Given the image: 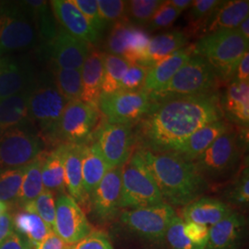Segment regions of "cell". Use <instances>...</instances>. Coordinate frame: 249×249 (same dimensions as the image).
Masks as SVG:
<instances>
[{
    "mask_svg": "<svg viewBox=\"0 0 249 249\" xmlns=\"http://www.w3.org/2000/svg\"><path fill=\"white\" fill-rule=\"evenodd\" d=\"M50 6L54 18L68 34L89 45L98 42L101 35L89 24L71 0H53L50 2Z\"/></svg>",
    "mask_w": 249,
    "mask_h": 249,
    "instance_id": "cell-17",
    "label": "cell"
},
{
    "mask_svg": "<svg viewBox=\"0 0 249 249\" xmlns=\"http://www.w3.org/2000/svg\"><path fill=\"white\" fill-rule=\"evenodd\" d=\"M32 86L33 84L18 94L0 102V136L11 128L32 124L28 112Z\"/></svg>",
    "mask_w": 249,
    "mask_h": 249,
    "instance_id": "cell-29",
    "label": "cell"
},
{
    "mask_svg": "<svg viewBox=\"0 0 249 249\" xmlns=\"http://www.w3.org/2000/svg\"><path fill=\"white\" fill-rule=\"evenodd\" d=\"M160 190L163 201L174 206H186L199 198L207 187L206 179L193 161L176 152L137 150Z\"/></svg>",
    "mask_w": 249,
    "mask_h": 249,
    "instance_id": "cell-2",
    "label": "cell"
},
{
    "mask_svg": "<svg viewBox=\"0 0 249 249\" xmlns=\"http://www.w3.org/2000/svg\"><path fill=\"white\" fill-rule=\"evenodd\" d=\"M245 230V217L232 212L209 227V238L205 249H237L244 238Z\"/></svg>",
    "mask_w": 249,
    "mask_h": 249,
    "instance_id": "cell-18",
    "label": "cell"
},
{
    "mask_svg": "<svg viewBox=\"0 0 249 249\" xmlns=\"http://www.w3.org/2000/svg\"><path fill=\"white\" fill-rule=\"evenodd\" d=\"M34 249V248H33V247H32V249Z\"/></svg>",
    "mask_w": 249,
    "mask_h": 249,
    "instance_id": "cell-56",
    "label": "cell"
},
{
    "mask_svg": "<svg viewBox=\"0 0 249 249\" xmlns=\"http://www.w3.org/2000/svg\"><path fill=\"white\" fill-rule=\"evenodd\" d=\"M70 246L52 231L45 237V240L34 249H69Z\"/></svg>",
    "mask_w": 249,
    "mask_h": 249,
    "instance_id": "cell-50",
    "label": "cell"
},
{
    "mask_svg": "<svg viewBox=\"0 0 249 249\" xmlns=\"http://www.w3.org/2000/svg\"><path fill=\"white\" fill-rule=\"evenodd\" d=\"M153 102L150 93L143 89L136 91L117 90L101 94L98 110L111 124H137L151 109Z\"/></svg>",
    "mask_w": 249,
    "mask_h": 249,
    "instance_id": "cell-10",
    "label": "cell"
},
{
    "mask_svg": "<svg viewBox=\"0 0 249 249\" xmlns=\"http://www.w3.org/2000/svg\"><path fill=\"white\" fill-rule=\"evenodd\" d=\"M10 210H11V208L9 207V205L0 201V215L5 213H8Z\"/></svg>",
    "mask_w": 249,
    "mask_h": 249,
    "instance_id": "cell-54",
    "label": "cell"
},
{
    "mask_svg": "<svg viewBox=\"0 0 249 249\" xmlns=\"http://www.w3.org/2000/svg\"><path fill=\"white\" fill-rule=\"evenodd\" d=\"M170 4L182 13V11L189 9L192 4V0H170Z\"/></svg>",
    "mask_w": 249,
    "mask_h": 249,
    "instance_id": "cell-52",
    "label": "cell"
},
{
    "mask_svg": "<svg viewBox=\"0 0 249 249\" xmlns=\"http://www.w3.org/2000/svg\"><path fill=\"white\" fill-rule=\"evenodd\" d=\"M110 169L96 141L89 139L81 145L82 185L85 195L89 199Z\"/></svg>",
    "mask_w": 249,
    "mask_h": 249,
    "instance_id": "cell-20",
    "label": "cell"
},
{
    "mask_svg": "<svg viewBox=\"0 0 249 249\" xmlns=\"http://www.w3.org/2000/svg\"><path fill=\"white\" fill-rule=\"evenodd\" d=\"M51 75L56 88L68 102L80 100L82 90L80 71L51 67Z\"/></svg>",
    "mask_w": 249,
    "mask_h": 249,
    "instance_id": "cell-36",
    "label": "cell"
},
{
    "mask_svg": "<svg viewBox=\"0 0 249 249\" xmlns=\"http://www.w3.org/2000/svg\"><path fill=\"white\" fill-rule=\"evenodd\" d=\"M232 80L238 81H245L249 82V53H245L242 57L240 62L237 66L236 71Z\"/></svg>",
    "mask_w": 249,
    "mask_h": 249,
    "instance_id": "cell-51",
    "label": "cell"
},
{
    "mask_svg": "<svg viewBox=\"0 0 249 249\" xmlns=\"http://www.w3.org/2000/svg\"><path fill=\"white\" fill-rule=\"evenodd\" d=\"M229 197L233 204L248 206L249 202V166L243 170L238 180L231 188Z\"/></svg>",
    "mask_w": 249,
    "mask_h": 249,
    "instance_id": "cell-47",
    "label": "cell"
},
{
    "mask_svg": "<svg viewBox=\"0 0 249 249\" xmlns=\"http://www.w3.org/2000/svg\"><path fill=\"white\" fill-rule=\"evenodd\" d=\"M148 69L139 65H130L121 80L119 90L136 91L143 89Z\"/></svg>",
    "mask_w": 249,
    "mask_h": 249,
    "instance_id": "cell-45",
    "label": "cell"
},
{
    "mask_svg": "<svg viewBox=\"0 0 249 249\" xmlns=\"http://www.w3.org/2000/svg\"><path fill=\"white\" fill-rule=\"evenodd\" d=\"M27 166L0 172V201L15 208Z\"/></svg>",
    "mask_w": 249,
    "mask_h": 249,
    "instance_id": "cell-38",
    "label": "cell"
},
{
    "mask_svg": "<svg viewBox=\"0 0 249 249\" xmlns=\"http://www.w3.org/2000/svg\"><path fill=\"white\" fill-rule=\"evenodd\" d=\"M229 130V125L219 120L207 124L192 134L187 141L180 144L172 152H176L184 159L194 161L223 133Z\"/></svg>",
    "mask_w": 249,
    "mask_h": 249,
    "instance_id": "cell-27",
    "label": "cell"
},
{
    "mask_svg": "<svg viewBox=\"0 0 249 249\" xmlns=\"http://www.w3.org/2000/svg\"><path fill=\"white\" fill-rule=\"evenodd\" d=\"M163 1L161 0H131L126 1L125 17L134 26L148 25L155 11Z\"/></svg>",
    "mask_w": 249,
    "mask_h": 249,
    "instance_id": "cell-39",
    "label": "cell"
},
{
    "mask_svg": "<svg viewBox=\"0 0 249 249\" xmlns=\"http://www.w3.org/2000/svg\"><path fill=\"white\" fill-rule=\"evenodd\" d=\"M154 178L138 151L122 166L121 209H140L163 203Z\"/></svg>",
    "mask_w": 249,
    "mask_h": 249,
    "instance_id": "cell-7",
    "label": "cell"
},
{
    "mask_svg": "<svg viewBox=\"0 0 249 249\" xmlns=\"http://www.w3.org/2000/svg\"><path fill=\"white\" fill-rule=\"evenodd\" d=\"M14 231L13 214L5 213L0 215V244L6 240L9 235Z\"/></svg>",
    "mask_w": 249,
    "mask_h": 249,
    "instance_id": "cell-49",
    "label": "cell"
},
{
    "mask_svg": "<svg viewBox=\"0 0 249 249\" xmlns=\"http://www.w3.org/2000/svg\"><path fill=\"white\" fill-rule=\"evenodd\" d=\"M32 245L18 231H13L9 237L0 244V249H31Z\"/></svg>",
    "mask_w": 249,
    "mask_h": 249,
    "instance_id": "cell-48",
    "label": "cell"
},
{
    "mask_svg": "<svg viewBox=\"0 0 249 249\" xmlns=\"http://www.w3.org/2000/svg\"><path fill=\"white\" fill-rule=\"evenodd\" d=\"M249 0L222 1L211 14L201 36L203 37L219 31L236 29L249 17Z\"/></svg>",
    "mask_w": 249,
    "mask_h": 249,
    "instance_id": "cell-22",
    "label": "cell"
},
{
    "mask_svg": "<svg viewBox=\"0 0 249 249\" xmlns=\"http://www.w3.org/2000/svg\"><path fill=\"white\" fill-rule=\"evenodd\" d=\"M164 239L171 249H201L188 239L184 231V221L178 215L170 223Z\"/></svg>",
    "mask_w": 249,
    "mask_h": 249,
    "instance_id": "cell-41",
    "label": "cell"
},
{
    "mask_svg": "<svg viewBox=\"0 0 249 249\" xmlns=\"http://www.w3.org/2000/svg\"><path fill=\"white\" fill-rule=\"evenodd\" d=\"M135 32L136 26L131 24L126 18L114 23L107 37V53L116 54L126 59L133 47Z\"/></svg>",
    "mask_w": 249,
    "mask_h": 249,
    "instance_id": "cell-34",
    "label": "cell"
},
{
    "mask_svg": "<svg viewBox=\"0 0 249 249\" xmlns=\"http://www.w3.org/2000/svg\"><path fill=\"white\" fill-rule=\"evenodd\" d=\"M104 59V83L102 94L116 92L120 89L121 80L130 64L121 56L103 53Z\"/></svg>",
    "mask_w": 249,
    "mask_h": 249,
    "instance_id": "cell-35",
    "label": "cell"
},
{
    "mask_svg": "<svg viewBox=\"0 0 249 249\" xmlns=\"http://www.w3.org/2000/svg\"><path fill=\"white\" fill-rule=\"evenodd\" d=\"M22 210L36 213L53 231L55 220V198L52 192L44 189L34 202L26 205Z\"/></svg>",
    "mask_w": 249,
    "mask_h": 249,
    "instance_id": "cell-40",
    "label": "cell"
},
{
    "mask_svg": "<svg viewBox=\"0 0 249 249\" xmlns=\"http://www.w3.org/2000/svg\"><path fill=\"white\" fill-rule=\"evenodd\" d=\"M35 80V74L29 65L9 59L0 68V102L29 88Z\"/></svg>",
    "mask_w": 249,
    "mask_h": 249,
    "instance_id": "cell-28",
    "label": "cell"
},
{
    "mask_svg": "<svg viewBox=\"0 0 249 249\" xmlns=\"http://www.w3.org/2000/svg\"><path fill=\"white\" fill-rule=\"evenodd\" d=\"M222 1L219 0H194L188 11V34L201 36L205 25L213 12Z\"/></svg>",
    "mask_w": 249,
    "mask_h": 249,
    "instance_id": "cell-37",
    "label": "cell"
},
{
    "mask_svg": "<svg viewBox=\"0 0 249 249\" xmlns=\"http://www.w3.org/2000/svg\"><path fill=\"white\" fill-rule=\"evenodd\" d=\"M44 157L45 151L27 165L15 206V208H18V210H22L26 205L34 202L45 189L42 180V165Z\"/></svg>",
    "mask_w": 249,
    "mask_h": 249,
    "instance_id": "cell-32",
    "label": "cell"
},
{
    "mask_svg": "<svg viewBox=\"0 0 249 249\" xmlns=\"http://www.w3.org/2000/svg\"><path fill=\"white\" fill-rule=\"evenodd\" d=\"M66 145H58L49 153H45L42 165L44 188L54 195L66 193L64 156Z\"/></svg>",
    "mask_w": 249,
    "mask_h": 249,
    "instance_id": "cell-30",
    "label": "cell"
},
{
    "mask_svg": "<svg viewBox=\"0 0 249 249\" xmlns=\"http://www.w3.org/2000/svg\"><path fill=\"white\" fill-rule=\"evenodd\" d=\"M71 2L80 9V12L99 35H102L107 25L101 17L97 0H71Z\"/></svg>",
    "mask_w": 249,
    "mask_h": 249,
    "instance_id": "cell-44",
    "label": "cell"
},
{
    "mask_svg": "<svg viewBox=\"0 0 249 249\" xmlns=\"http://www.w3.org/2000/svg\"><path fill=\"white\" fill-rule=\"evenodd\" d=\"M97 5L101 17L107 26L125 18L126 1L97 0Z\"/></svg>",
    "mask_w": 249,
    "mask_h": 249,
    "instance_id": "cell-42",
    "label": "cell"
},
{
    "mask_svg": "<svg viewBox=\"0 0 249 249\" xmlns=\"http://www.w3.org/2000/svg\"><path fill=\"white\" fill-rule=\"evenodd\" d=\"M249 41L236 29L224 30L201 37L190 51L199 55L213 67L218 80H232L244 54L249 52Z\"/></svg>",
    "mask_w": 249,
    "mask_h": 249,
    "instance_id": "cell-3",
    "label": "cell"
},
{
    "mask_svg": "<svg viewBox=\"0 0 249 249\" xmlns=\"http://www.w3.org/2000/svg\"><path fill=\"white\" fill-rule=\"evenodd\" d=\"M180 14V11L172 7L170 1H163L152 16L148 28L151 31L168 28L174 24Z\"/></svg>",
    "mask_w": 249,
    "mask_h": 249,
    "instance_id": "cell-43",
    "label": "cell"
},
{
    "mask_svg": "<svg viewBox=\"0 0 249 249\" xmlns=\"http://www.w3.org/2000/svg\"><path fill=\"white\" fill-rule=\"evenodd\" d=\"M91 224L75 199L67 193L55 199V220L53 231L68 245H73L92 231Z\"/></svg>",
    "mask_w": 249,
    "mask_h": 249,
    "instance_id": "cell-14",
    "label": "cell"
},
{
    "mask_svg": "<svg viewBox=\"0 0 249 249\" xmlns=\"http://www.w3.org/2000/svg\"><path fill=\"white\" fill-rule=\"evenodd\" d=\"M122 167L107 172L89 197V208L101 223L113 221L119 213L121 200Z\"/></svg>",
    "mask_w": 249,
    "mask_h": 249,
    "instance_id": "cell-16",
    "label": "cell"
},
{
    "mask_svg": "<svg viewBox=\"0 0 249 249\" xmlns=\"http://www.w3.org/2000/svg\"><path fill=\"white\" fill-rule=\"evenodd\" d=\"M242 139L228 130L220 136L193 162L203 178L223 177L233 169L240 159Z\"/></svg>",
    "mask_w": 249,
    "mask_h": 249,
    "instance_id": "cell-11",
    "label": "cell"
},
{
    "mask_svg": "<svg viewBox=\"0 0 249 249\" xmlns=\"http://www.w3.org/2000/svg\"><path fill=\"white\" fill-rule=\"evenodd\" d=\"M22 3L33 18L42 49L53 40L58 30L51 6L43 0H28Z\"/></svg>",
    "mask_w": 249,
    "mask_h": 249,
    "instance_id": "cell-31",
    "label": "cell"
},
{
    "mask_svg": "<svg viewBox=\"0 0 249 249\" xmlns=\"http://www.w3.org/2000/svg\"><path fill=\"white\" fill-rule=\"evenodd\" d=\"M68 101L56 88L51 73L36 78L28 101L31 123L37 129L44 142H48Z\"/></svg>",
    "mask_w": 249,
    "mask_h": 249,
    "instance_id": "cell-4",
    "label": "cell"
},
{
    "mask_svg": "<svg viewBox=\"0 0 249 249\" xmlns=\"http://www.w3.org/2000/svg\"><path fill=\"white\" fill-rule=\"evenodd\" d=\"M223 116L232 122L248 126L249 122V82L231 80L221 101Z\"/></svg>",
    "mask_w": 249,
    "mask_h": 249,
    "instance_id": "cell-26",
    "label": "cell"
},
{
    "mask_svg": "<svg viewBox=\"0 0 249 249\" xmlns=\"http://www.w3.org/2000/svg\"><path fill=\"white\" fill-rule=\"evenodd\" d=\"M42 50L50 59L51 67L81 71L90 48L89 44L73 37L60 27L53 40Z\"/></svg>",
    "mask_w": 249,
    "mask_h": 249,
    "instance_id": "cell-15",
    "label": "cell"
},
{
    "mask_svg": "<svg viewBox=\"0 0 249 249\" xmlns=\"http://www.w3.org/2000/svg\"><path fill=\"white\" fill-rule=\"evenodd\" d=\"M45 145L33 124L9 129L0 136V172L27 166L44 152Z\"/></svg>",
    "mask_w": 249,
    "mask_h": 249,
    "instance_id": "cell-8",
    "label": "cell"
},
{
    "mask_svg": "<svg viewBox=\"0 0 249 249\" xmlns=\"http://www.w3.org/2000/svg\"><path fill=\"white\" fill-rule=\"evenodd\" d=\"M80 72L82 85L80 101L98 109L104 83L103 52L90 49Z\"/></svg>",
    "mask_w": 249,
    "mask_h": 249,
    "instance_id": "cell-19",
    "label": "cell"
},
{
    "mask_svg": "<svg viewBox=\"0 0 249 249\" xmlns=\"http://www.w3.org/2000/svg\"><path fill=\"white\" fill-rule=\"evenodd\" d=\"M9 59V57H6V56H0V68H1V67H3Z\"/></svg>",
    "mask_w": 249,
    "mask_h": 249,
    "instance_id": "cell-55",
    "label": "cell"
},
{
    "mask_svg": "<svg viewBox=\"0 0 249 249\" xmlns=\"http://www.w3.org/2000/svg\"><path fill=\"white\" fill-rule=\"evenodd\" d=\"M98 109L82 101L69 102L48 142L58 145L83 144L98 122Z\"/></svg>",
    "mask_w": 249,
    "mask_h": 249,
    "instance_id": "cell-9",
    "label": "cell"
},
{
    "mask_svg": "<svg viewBox=\"0 0 249 249\" xmlns=\"http://www.w3.org/2000/svg\"><path fill=\"white\" fill-rule=\"evenodd\" d=\"M223 117L221 100L215 92L153 102L137 123L135 141L140 149L174 151L192 134Z\"/></svg>",
    "mask_w": 249,
    "mask_h": 249,
    "instance_id": "cell-1",
    "label": "cell"
},
{
    "mask_svg": "<svg viewBox=\"0 0 249 249\" xmlns=\"http://www.w3.org/2000/svg\"><path fill=\"white\" fill-rule=\"evenodd\" d=\"M188 43L189 37L179 30L153 36L149 41L144 59L140 66L149 69L170 54L185 48Z\"/></svg>",
    "mask_w": 249,
    "mask_h": 249,
    "instance_id": "cell-25",
    "label": "cell"
},
{
    "mask_svg": "<svg viewBox=\"0 0 249 249\" xmlns=\"http://www.w3.org/2000/svg\"><path fill=\"white\" fill-rule=\"evenodd\" d=\"M232 213L231 207L212 197H199L184 206L181 219L185 222L211 227Z\"/></svg>",
    "mask_w": 249,
    "mask_h": 249,
    "instance_id": "cell-23",
    "label": "cell"
},
{
    "mask_svg": "<svg viewBox=\"0 0 249 249\" xmlns=\"http://www.w3.org/2000/svg\"><path fill=\"white\" fill-rule=\"evenodd\" d=\"M81 145L82 144L66 145L64 171L65 185L69 195L73 197L84 211V209L89 207V199L85 195L82 185Z\"/></svg>",
    "mask_w": 249,
    "mask_h": 249,
    "instance_id": "cell-24",
    "label": "cell"
},
{
    "mask_svg": "<svg viewBox=\"0 0 249 249\" xmlns=\"http://www.w3.org/2000/svg\"><path fill=\"white\" fill-rule=\"evenodd\" d=\"M40 44L33 18L22 1L0 2V56Z\"/></svg>",
    "mask_w": 249,
    "mask_h": 249,
    "instance_id": "cell-6",
    "label": "cell"
},
{
    "mask_svg": "<svg viewBox=\"0 0 249 249\" xmlns=\"http://www.w3.org/2000/svg\"><path fill=\"white\" fill-rule=\"evenodd\" d=\"M14 228L25 237L34 249L37 248L52 230L36 213L18 210L13 215Z\"/></svg>",
    "mask_w": 249,
    "mask_h": 249,
    "instance_id": "cell-33",
    "label": "cell"
},
{
    "mask_svg": "<svg viewBox=\"0 0 249 249\" xmlns=\"http://www.w3.org/2000/svg\"><path fill=\"white\" fill-rule=\"evenodd\" d=\"M96 142L109 167H122L132 155L135 146L133 125L105 122L96 131Z\"/></svg>",
    "mask_w": 249,
    "mask_h": 249,
    "instance_id": "cell-13",
    "label": "cell"
},
{
    "mask_svg": "<svg viewBox=\"0 0 249 249\" xmlns=\"http://www.w3.org/2000/svg\"><path fill=\"white\" fill-rule=\"evenodd\" d=\"M193 54L189 47L183 48L148 69L143 90L152 93L163 88Z\"/></svg>",
    "mask_w": 249,
    "mask_h": 249,
    "instance_id": "cell-21",
    "label": "cell"
},
{
    "mask_svg": "<svg viewBox=\"0 0 249 249\" xmlns=\"http://www.w3.org/2000/svg\"><path fill=\"white\" fill-rule=\"evenodd\" d=\"M69 249H114L104 231L92 230L85 237L71 245Z\"/></svg>",
    "mask_w": 249,
    "mask_h": 249,
    "instance_id": "cell-46",
    "label": "cell"
},
{
    "mask_svg": "<svg viewBox=\"0 0 249 249\" xmlns=\"http://www.w3.org/2000/svg\"><path fill=\"white\" fill-rule=\"evenodd\" d=\"M236 30L240 33L241 36H243L246 40L249 41V18L248 17L245 18L239 26L236 28Z\"/></svg>",
    "mask_w": 249,
    "mask_h": 249,
    "instance_id": "cell-53",
    "label": "cell"
},
{
    "mask_svg": "<svg viewBox=\"0 0 249 249\" xmlns=\"http://www.w3.org/2000/svg\"><path fill=\"white\" fill-rule=\"evenodd\" d=\"M177 216L172 206L160 204L123 212L120 221L134 234L153 242L164 239L170 223Z\"/></svg>",
    "mask_w": 249,
    "mask_h": 249,
    "instance_id": "cell-12",
    "label": "cell"
},
{
    "mask_svg": "<svg viewBox=\"0 0 249 249\" xmlns=\"http://www.w3.org/2000/svg\"><path fill=\"white\" fill-rule=\"evenodd\" d=\"M213 67L203 57L192 55L160 90L150 93L152 102L213 93L218 85Z\"/></svg>",
    "mask_w": 249,
    "mask_h": 249,
    "instance_id": "cell-5",
    "label": "cell"
}]
</instances>
